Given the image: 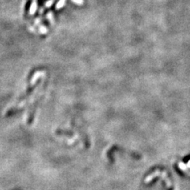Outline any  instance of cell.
<instances>
[{
  "label": "cell",
  "mask_w": 190,
  "mask_h": 190,
  "mask_svg": "<svg viewBox=\"0 0 190 190\" xmlns=\"http://www.w3.org/2000/svg\"><path fill=\"white\" fill-rule=\"evenodd\" d=\"M36 10H37V2H36V0H33V3H32L31 5V7H30V14H34Z\"/></svg>",
  "instance_id": "6da1fadb"
},
{
  "label": "cell",
  "mask_w": 190,
  "mask_h": 190,
  "mask_svg": "<svg viewBox=\"0 0 190 190\" xmlns=\"http://www.w3.org/2000/svg\"><path fill=\"white\" fill-rule=\"evenodd\" d=\"M65 1L66 0H59V2L56 4V9H60L61 7H63L65 3Z\"/></svg>",
  "instance_id": "7a4b0ae2"
},
{
  "label": "cell",
  "mask_w": 190,
  "mask_h": 190,
  "mask_svg": "<svg viewBox=\"0 0 190 190\" xmlns=\"http://www.w3.org/2000/svg\"><path fill=\"white\" fill-rule=\"evenodd\" d=\"M40 31H41L42 33H46L47 29L44 27V26H41V28H40Z\"/></svg>",
  "instance_id": "277c9868"
},
{
  "label": "cell",
  "mask_w": 190,
  "mask_h": 190,
  "mask_svg": "<svg viewBox=\"0 0 190 190\" xmlns=\"http://www.w3.org/2000/svg\"><path fill=\"white\" fill-rule=\"evenodd\" d=\"M54 0H49V1H48V2H46V6L47 7H49L50 6L52 5V3H53Z\"/></svg>",
  "instance_id": "5b68a950"
},
{
  "label": "cell",
  "mask_w": 190,
  "mask_h": 190,
  "mask_svg": "<svg viewBox=\"0 0 190 190\" xmlns=\"http://www.w3.org/2000/svg\"><path fill=\"white\" fill-rule=\"evenodd\" d=\"M72 2L78 4V5H82V4H83L84 1H83V0H72Z\"/></svg>",
  "instance_id": "3957f363"
}]
</instances>
